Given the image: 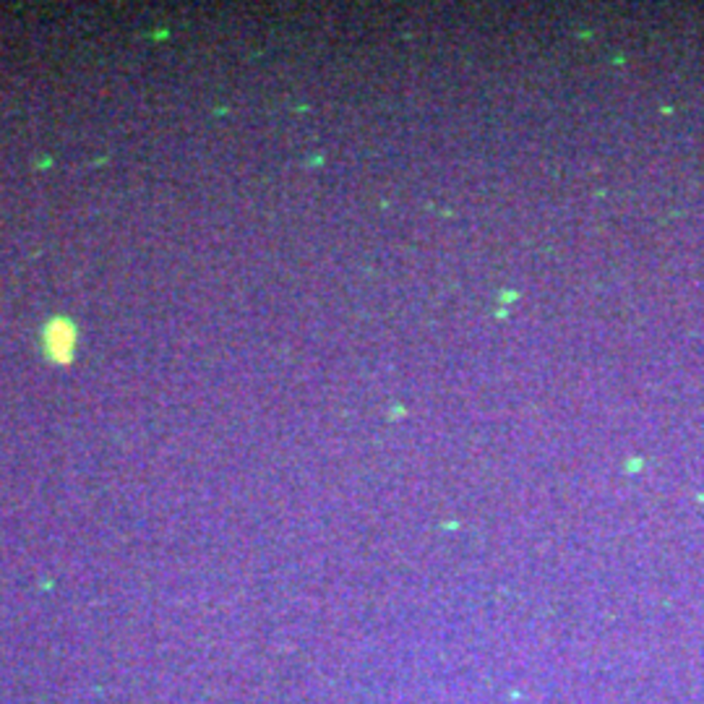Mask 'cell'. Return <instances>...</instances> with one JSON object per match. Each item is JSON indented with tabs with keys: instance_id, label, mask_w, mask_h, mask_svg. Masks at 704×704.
Masks as SVG:
<instances>
[{
	"instance_id": "6da1fadb",
	"label": "cell",
	"mask_w": 704,
	"mask_h": 704,
	"mask_svg": "<svg viewBox=\"0 0 704 704\" xmlns=\"http://www.w3.org/2000/svg\"><path fill=\"white\" fill-rule=\"evenodd\" d=\"M74 345H76V332L68 321L55 318L50 326L44 329V350L55 363H68L74 355Z\"/></svg>"
}]
</instances>
